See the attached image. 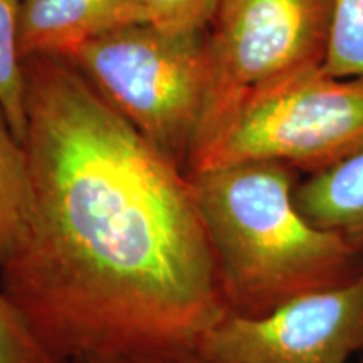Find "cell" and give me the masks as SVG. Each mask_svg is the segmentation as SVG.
<instances>
[{"mask_svg": "<svg viewBox=\"0 0 363 363\" xmlns=\"http://www.w3.org/2000/svg\"><path fill=\"white\" fill-rule=\"evenodd\" d=\"M148 24L174 34L207 33L220 0H142Z\"/></svg>", "mask_w": 363, "mask_h": 363, "instance_id": "obj_13", "label": "cell"}, {"mask_svg": "<svg viewBox=\"0 0 363 363\" xmlns=\"http://www.w3.org/2000/svg\"><path fill=\"white\" fill-rule=\"evenodd\" d=\"M323 71L338 79H363V0H333Z\"/></svg>", "mask_w": 363, "mask_h": 363, "instance_id": "obj_11", "label": "cell"}, {"mask_svg": "<svg viewBox=\"0 0 363 363\" xmlns=\"http://www.w3.org/2000/svg\"><path fill=\"white\" fill-rule=\"evenodd\" d=\"M147 22L142 0H22L19 52L71 56L76 49L121 27Z\"/></svg>", "mask_w": 363, "mask_h": 363, "instance_id": "obj_7", "label": "cell"}, {"mask_svg": "<svg viewBox=\"0 0 363 363\" xmlns=\"http://www.w3.org/2000/svg\"><path fill=\"white\" fill-rule=\"evenodd\" d=\"M22 69L33 211L0 288L69 363L194 347L225 306L187 172L67 57Z\"/></svg>", "mask_w": 363, "mask_h": 363, "instance_id": "obj_1", "label": "cell"}, {"mask_svg": "<svg viewBox=\"0 0 363 363\" xmlns=\"http://www.w3.org/2000/svg\"><path fill=\"white\" fill-rule=\"evenodd\" d=\"M207 33L174 34L140 22L89 40L67 59L187 172L211 79Z\"/></svg>", "mask_w": 363, "mask_h": 363, "instance_id": "obj_3", "label": "cell"}, {"mask_svg": "<svg viewBox=\"0 0 363 363\" xmlns=\"http://www.w3.org/2000/svg\"><path fill=\"white\" fill-rule=\"evenodd\" d=\"M331 12L333 0H220L207 33L211 79L189 163L257 98L323 66Z\"/></svg>", "mask_w": 363, "mask_h": 363, "instance_id": "obj_4", "label": "cell"}, {"mask_svg": "<svg viewBox=\"0 0 363 363\" xmlns=\"http://www.w3.org/2000/svg\"><path fill=\"white\" fill-rule=\"evenodd\" d=\"M225 313L262 316L363 274V252L294 206L299 172L269 160L190 172Z\"/></svg>", "mask_w": 363, "mask_h": 363, "instance_id": "obj_2", "label": "cell"}, {"mask_svg": "<svg viewBox=\"0 0 363 363\" xmlns=\"http://www.w3.org/2000/svg\"><path fill=\"white\" fill-rule=\"evenodd\" d=\"M294 206L311 225L363 252V148L299 182Z\"/></svg>", "mask_w": 363, "mask_h": 363, "instance_id": "obj_8", "label": "cell"}, {"mask_svg": "<svg viewBox=\"0 0 363 363\" xmlns=\"http://www.w3.org/2000/svg\"><path fill=\"white\" fill-rule=\"evenodd\" d=\"M30 211L29 158L0 103V267L24 239Z\"/></svg>", "mask_w": 363, "mask_h": 363, "instance_id": "obj_9", "label": "cell"}, {"mask_svg": "<svg viewBox=\"0 0 363 363\" xmlns=\"http://www.w3.org/2000/svg\"><path fill=\"white\" fill-rule=\"evenodd\" d=\"M22 0H0V103L13 131L24 143V69L19 52Z\"/></svg>", "mask_w": 363, "mask_h": 363, "instance_id": "obj_10", "label": "cell"}, {"mask_svg": "<svg viewBox=\"0 0 363 363\" xmlns=\"http://www.w3.org/2000/svg\"><path fill=\"white\" fill-rule=\"evenodd\" d=\"M363 274L262 316L222 315L194 343L202 363H345L358 352Z\"/></svg>", "mask_w": 363, "mask_h": 363, "instance_id": "obj_6", "label": "cell"}, {"mask_svg": "<svg viewBox=\"0 0 363 363\" xmlns=\"http://www.w3.org/2000/svg\"><path fill=\"white\" fill-rule=\"evenodd\" d=\"M74 363H202L194 347H172L131 353H99L81 357Z\"/></svg>", "mask_w": 363, "mask_h": 363, "instance_id": "obj_14", "label": "cell"}, {"mask_svg": "<svg viewBox=\"0 0 363 363\" xmlns=\"http://www.w3.org/2000/svg\"><path fill=\"white\" fill-rule=\"evenodd\" d=\"M0 363H69L34 328L26 313L0 288Z\"/></svg>", "mask_w": 363, "mask_h": 363, "instance_id": "obj_12", "label": "cell"}, {"mask_svg": "<svg viewBox=\"0 0 363 363\" xmlns=\"http://www.w3.org/2000/svg\"><path fill=\"white\" fill-rule=\"evenodd\" d=\"M357 348H358V350H363V320H362V325H360V331H358Z\"/></svg>", "mask_w": 363, "mask_h": 363, "instance_id": "obj_15", "label": "cell"}, {"mask_svg": "<svg viewBox=\"0 0 363 363\" xmlns=\"http://www.w3.org/2000/svg\"><path fill=\"white\" fill-rule=\"evenodd\" d=\"M363 148V79H338L323 66L249 104L187 174L230 163L279 162L318 174Z\"/></svg>", "mask_w": 363, "mask_h": 363, "instance_id": "obj_5", "label": "cell"}]
</instances>
